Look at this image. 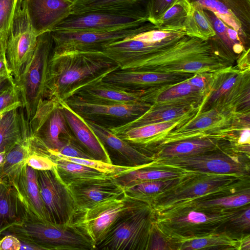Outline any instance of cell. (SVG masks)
<instances>
[{
	"mask_svg": "<svg viewBox=\"0 0 250 250\" xmlns=\"http://www.w3.org/2000/svg\"><path fill=\"white\" fill-rule=\"evenodd\" d=\"M118 65L101 51L52 54L45 82L43 99L66 102L82 88L102 81Z\"/></svg>",
	"mask_w": 250,
	"mask_h": 250,
	"instance_id": "1",
	"label": "cell"
},
{
	"mask_svg": "<svg viewBox=\"0 0 250 250\" xmlns=\"http://www.w3.org/2000/svg\"><path fill=\"white\" fill-rule=\"evenodd\" d=\"M4 232L14 235L33 250H96V245L74 223L43 220L28 208L23 219Z\"/></svg>",
	"mask_w": 250,
	"mask_h": 250,
	"instance_id": "2",
	"label": "cell"
},
{
	"mask_svg": "<svg viewBox=\"0 0 250 250\" xmlns=\"http://www.w3.org/2000/svg\"><path fill=\"white\" fill-rule=\"evenodd\" d=\"M212 108L232 113H250V69L232 65L213 73L197 113Z\"/></svg>",
	"mask_w": 250,
	"mask_h": 250,
	"instance_id": "3",
	"label": "cell"
},
{
	"mask_svg": "<svg viewBox=\"0 0 250 250\" xmlns=\"http://www.w3.org/2000/svg\"><path fill=\"white\" fill-rule=\"evenodd\" d=\"M239 113L223 112L216 108L196 113L181 125L159 135L145 145L147 148L196 138H224L237 127Z\"/></svg>",
	"mask_w": 250,
	"mask_h": 250,
	"instance_id": "4",
	"label": "cell"
},
{
	"mask_svg": "<svg viewBox=\"0 0 250 250\" xmlns=\"http://www.w3.org/2000/svg\"><path fill=\"white\" fill-rule=\"evenodd\" d=\"M151 206L143 203L123 214L97 250H148L153 226Z\"/></svg>",
	"mask_w": 250,
	"mask_h": 250,
	"instance_id": "5",
	"label": "cell"
},
{
	"mask_svg": "<svg viewBox=\"0 0 250 250\" xmlns=\"http://www.w3.org/2000/svg\"><path fill=\"white\" fill-rule=\"evenodd\" d=\"M53 49L50 32L39 36L34 54L23 68L19 82L15 83L28 121L32 120L39 103L43 99L48 63Z\"/></svg>",
	"mask_w": 250,
	"mask_h": 250,
	"instance_id": "6",
	"label": "cell"
},
{
	"mask_svg": "<svg viewBox=\"0 0 250 250\" xmlns=\"http://www.w3.org/2000/svg\"><path fill=\"white\" fill-rule=\"evenodd\" d=\"M183 32L151 29L105 45L101 51L123 69L172 42Z\"/></svg>",
	"mask_w": 250,
	"mask_h": 250,
	"instance_id": "7",
	"label": "cell"
},
{
	"mask_svg": "<svg viewBox=\"0 0 250 250\" xmlns=\"http://www.w3.org/2000/svg\"><path fill=\"white\" fill-rule=\"evenodd\" d=\"M38 36L30 21L24 0H21L8 31L6 56L15 83L36 47Z\"/></svg>",
	"mask_w": 250,
	"mask_h": 250,
	"instance_id": "8",
	"label": "cell"
},
{
	"mask_svg": "<svg viewBox=\"0 0 250 250\" xmlns=\"http://www.w3.org/2000/svg\"><path fill=\"white\" fill-rule=\"evenodd\" d=\"M153 29H157L156 27L147 22L141 25L110 32L51 31L53 41L52 54L100 51L105 45Z\"/></svg>",
	"mask_w": 250,
	"mask_h": 250,
	"instance_id": "9",
	"label": "cell"
},
{
	"mask_svg": "<svg viewBox=\"0 0 250 250\" xmlns=\"http://www.w3.org/2000/svg\"><path fill=\"white\" fill-rule=\"evenodd\" d=\"M172 191L161 198L159 204L163 208L201 199L204 196L217 195L220 192L231 191L240 183H243V176L229 174L199 173Z\"/></svg>",
	"mask_w": 250,
	"mask_h": 250,
	"instance_id": "10",
	"label": "cell"
},
{
	"mask_svg": "<svg viewBox=\"0 0 250 250\" xmlns=\"http://www.w3.org/2000/svg\"><path fill=\"white\" fill-rule=\"evenodd\" d=\"M143 202L125 196L102 201L85 210L74 223L96 245L106 237L117 220Z\"/></svg>",
	"mask_w": 250,
	"mask_h": 250,
	"instance_id": "11",
	"label": "cell"
},
{
	"mask_svg": "<svg viewBox=\"0 0 250 250\" xmlns=\"http://www.w3.org/2000/svg\"><path fill=\"white\" fill-rule=\"evenodd\" d=\"M240 210H204L189 207L178 206L169 210L160 222L171 231L204 234L211 233L229 223Z\"/></svg>",
	"mask_w": 250,
	"mask_h": 250,
	"instance_id": "12",
	"label": "cell"
},
{
	"mask_svg": "<svg viewBox=\"0 0 250 250\" xmlns=\"http://www.w3.org/2000/svg\"><path fill=\"white\" fill-rule=\"evenodd\" d=\"M149 167L239 176H246L249 172L247 166L238 159L216 150L187 157L157 158L150 163Z\"/></svg>",
	"mask_w": 250,
	"mask_h": 250,
	"instance_id": "13",
	"label": "cell"
},
{
	"mask_svg": "<svg viewBox=\"0 0 250 250\" xmlns=\"http://www.w3.org/2000/svg\"><path fill=\"white\" fill-rule=\"evenodd\" d=\"M30 123L32 134L52 150L59 151L64 140L73 137L58 99L41 101Z\"/></svg>",
	"mask_w": 250,
	"mask_h": 250,
	"instance_id": "14",
	"label": "cell"
},
{
	"mask_svg": "<svg viewBox=\"0 0 250 250\" xmlns=\"http://www.w3.org/2000/svg\"><path fill=\"white\" fill-rule=\"evenodd\" d=\"M41 196L50 222L72 224L78 214L66 185L59 177L55 167L49 170H37Z\"/></svg>",
	"mask_w": 250,
	"mask_h": 250,
	"instance_id": "15",
	"label": "cell"
},
{
	"mask_svg": "<svg viewBox=\"0 0 250 250\" xmlns=\"http://www.w3.org/2000/svg\"><path fill=\"white\" fill-rule=\"evenodd\" d=\"M67 104L84 120L111 128L123 125L143 114L151 106L146 103L131 104H107L85 102L73 96Z\"/></svg>",
	"mask_w": 250,
	"mask_h": 250,
	"instance_id": "16",
	"label": "cell"
},
{
	"mask_svg": "<svg viewBox=\"0 0 250 250\" xmlns=\"http://www.w3.org/2000/svg\"><path fill=\"white\" fill-rule=\"evenodd\" d=\"M149 22L146 15L93 13L70 16L51 31L104 32L142 25Z\"/></svg>",
	"mask_w": 250,
	"mask_h": 250,
	"instance_id": "17",
	"label": "cell"
},
{
	"mask_svg": "<svg viewBox=\"0 0 250 250\" xmlns=\"http://www.w3.org/2000/svg\"><path fill=\"white\" fill-rule=\"evenodd\" d=\"M78 215L102 201L125 196V188L111 175L89 179L66 185Z\"/></svg>",
	"mask_w": 250,
	"mask_h": 250,
	"instance_id": "18",
	"label": "cell"
},
{
	"mask_svg": "<svg viewBox=\"0 0 250 250\" xmlns=\"http://www.w3.org/2000/svg\"><path fill=\"white\" fill-rule=\"evenodd\" d=\"M212 12L235 30L247 49L250 43V0H186Z\"/></svg>",
	"mask_w": 250,
	"mask_h": 250,
	"instance_id": "19",
	"label": "cell"
},
{
	"mask_svg": "<svg viewBox=\"0 0 250 250\" xmlns=\"http://www.w3.org/2000/svg\"><path fill=\"white\" fill-rule=\"evenodd\" d=\"M194 75L192 73L137 71L119 68L107 74L103 81L128 90H146L174 84Z\"/></svg>",
	"mask_w": 250,
	"mask_h": 250,
	"instance_id": "20",
	"label": "cell"
},
{
	"mask_svg": "<svg viewBox=\"0 0 250 250\" xmlns=\"http://www.w3.org/2000/svg\"><path fill=\"white\" fill-rule=\"evenodd\" d=\"M36 35L51 31L71 16V0H24Z\"/></svg>",
	"mask_w": 250,
	"mask_h": 250,
	"instance_id": "21",
	"label": "cell"
},
{
	"mask_svg": "<svg viewBox=\"0 0 250 250\" xmlns=\"http://www.w3.org/2000/svg\"><path fill=\"white\" fill-rule=\"evenodd\" d=\"M85 121L98 137L106 149L111 160L117 161V165L140 167L153 160L139 149L115 135L107 127L89 120Z\"/></svg>",
	"mask_w": 250,
	"mask_h": 250,
	"instance_id": "22",
	"label": "cell"
},
{
	"mask_svg": "<svg viewBox=\"0 0 250 250\" xmlns=\"http://www.w3.org/2000/svg\"><path fill=\"white\" fill-rule=\"evenodd\" d=\"M146 91L128 90L102 80L86 86L74 96L94 104H131L146 103Z\"/></svg>",
	"mask_w": 250,
	"mask_h": 250,
	"instance_id": "23",
	"label": "cell"
},
{
	"mask_svg": "<svg viewBox=\"0 0 250 250\" xmlns=\"http://www.w3.org/2000/svg\"><path fill=\"white\" fill-rule=\"evenodd\" d=\"M3 181L15 188L30 211L40 219L49 221L40 193L37 170L25 163Z\"/></svg>",
	"mask_w": 250,
	"mask_h": 250,
	"instance_id": "24",
	"label": "cell"
},
{
	"mask_svg": "<svg viewBox=\"0 0 250 250\" xmlns=\"http://www.w3.org/2000/svg\"><path fill=\"white\" fill-rule=\"evenodd\" d=\"M198 108V105L190 102L154 104L143 114L132 121L108 129L115 135H118L133 127L181 118L193 113Z\"/></svg>",
	"mask_w": 250,
	"mask_h": 250,
	"instance_id": "25",
	"label": "cell"
},
{
	"mask_svg": "<svg viewBox=\"0 0 250 250\" xmlns=\"http://www.w3.org/2000/svg\"><path fill=\"white\" fill-rule=\"evenodd\" d=\"M60 101L67 123L79 146L93 159L113 164L104 146L85 120Z\"/></svg>",
	"mask_w": 250,
	"mask_h": 250,
	"instance_id": "26",
	"label": "cell"
},
{
	"mask_svg": "<svg viewBox=\"0 0 250 250\" xmlns=\"http://www.w3.org/2000/svg\"><path fill=\"white\" fill-rule=\"evenodd\" d=\"M71 16L103 13L146 15V0H71Z\"/></svg>",
	"mask_w": 250,
	"mask_h": 250,
	"instance_id": "27",
	"label": "cell"
},
{
	"mask_svg": "<svg viewBox=\"0 0 250 250\" xmlns=\"http://www.w3.org/2000/svg\"><path fill=\"white\" fill-rule=\"evenodd\" d=\"M203 11L215 33L208 41L220 54L233 61L249 49L235 30L225 23L212 12L205 9Z\"/></svg>",
	"mask_w": 250,
	"mask_h": 250,
	"instance_id": "28",
	"label": "cell"
},
{
	"mask_svg": "<svg viewBox=\"0 0 250 250\" xmlns=\"http://www.w3.org/2000/svg\"><path fill=\"white\" fill-rule=\"evenodd\" d=\"M187 79L174 84L148 90L146 94V102L151 104L169 102H190L199 106L204 94L199 88L190 84Z\"/></svg>",
	"mask_w": 250,
	"mask_h": 250,
	"instance_id": "29",
	"label": "cell"
},
{
	"mask_svg": "<svg viewBox=\"0 0 250 250\" xmlns=\"http://www.w3.org/2000/svg\"><path fill=\"white\" fill-rule=\"evenodd\" d=\"M27 208L15 188L0 181V235L25 216Z\"/></svg>",
	"mask_w": 250,
	"mask_h": 250,
	"instance_id": "30",
	"label": "cell"
},
{
	"mask_svg": "<svg viewBox=\"0 0 250 250\" xmlns=\"http://www.w3.org/2000/svg\"><path fill=\"white\" fill-rule=\"evenodd\" d=\"M219 139L203 137L188 139L160 146L157 158H176L192 156L216 150Z\"/></svg>",
	"mask_w": 250,
	"mask_h": 250,
	"instance_id": "31",
	"label": "cell"
},
{
	"mask_svg": "<svg viewBox=\"0 0 250 250\" xmlns=\"http://www.w3.org/2000/svg\"><path fill=\"white\" fill-rule=\"evenodd\" d=\"M196 112L197 110L188 116L174 120L133 127L117 136L138 149H142L149 140L182 125L194 115Z\"/></svg>",
	"mask_w": 250,
	"mask_h": 250,
	"instance_id": "32",
	"label": "cell"
},
{
	"mask_svg": "<svg viewBox=\"0 0 250 250\" xmlns=\"http://www.w3.org/2000/svg\"><path fill=\"white\" fill-rule=\"evenodd\" d=\"M19 108L5 113L0 120V153L8 152L22 140L23 115Z\"/></svg>",
	"mask_w": 250,
	"mask_h": 250,
	"instance_id": "33",
	"label": "cell"
},
{
	"mask_svg": "<svg viewBox=\"0 0 250 250\" xmlns=\"http://www.w3.org/2000/svg\"><path fill=\"white\" fill-rule=\"evenodd\" d=\"M250 202V189H242L236 194L210 199H199L181 205L204 210H225L240 208ZM177 205L178 206H180Z\"/></svg>",
	"mask_w": 250,
	"mask_h": 250,
	"instance_id": "34",
	"label": "cell"
},
{
	"mask_svg": "<svg viewBox=\"0 0 250 250\" xmlns=\"http://www.w3.org/2000/svg\"><path fill=\"white\" fill-rule=\"evenodd\" d=\"M181 178L150 181L125 188V195L128 198L150 205L155 195L167 191L181 182Z\"/></svg>",
	"mask_w": 250,
	"mask_h": 250,
	"instance_id": "35",
	"label": "cell"
},
{
	"mask_svg": "<svg viewBox=\"0 0 250 250\" xmlns=\"http://www.w3.org/2000/svg\"><path fill=\"white\" fill-rule=\"evenodd\" d=\"M149 164L118 176L116 177L117 181L126 188L145 182L177 178L183 176L179 171L152 168L148 166Z\"/></svg>",
	"mask_w": 250,
	"mask_h": 250,
	"instance_id": "36",
	"label": "cell"
},
{
	"mask_svg": "<svg viewBox=\"0 0 250 250\" xmlns=\"http://www.w3.org/2000/svg\"><path fill=\"white\" fill-rule=\"evenodd\" d=\"M189 9L186 0H177L154 25L161 31L185 32Z\"/></svg>",
	"mask_w": 250,
	"mask_h": 250,
	"instance_id": "37",
	"label": "cell"
},
{
	"mask_svg": "<svg viewBox=\"0 0 250 250\" xmlns=\"http://www.w3.org/2000/svg\"><path fill=\"white\" fill-rule=\"evenodd\" d=\"M56 171L66 185L106 175L92 168L68 161L54 159Z\"/></svg>",
	"mask_w": 250,
	"mask_h": 250,
	"instance_id": "38",
	"label": "cell"
},
{
	"mask_svg": "<svg viewBox=\"0 0 250 250\" xmlns=\"http://www.w3.org/2000/svg\"><path fill=\"white\" fill-rule=\"evenodd\" d=\"M189 4V9L185 30V34L190 37L208 41L215 34L212 25L201 7L194 4Z\"/></svg>",
	"mask_w": 250,
	"mask_h": 250,
	"instance_id": "39",
	"label": "cell"
},
{
	"mask_svg": "<svg viewBox=\"0 0 250 250\" xmlns=\"http://www.w3.org/2000/svg\"><path fill=\"white\" fill-rule=\"evenodd\" d=\"M50 150L51 157L53 160L54 159H59L76 163L92 168L105 174L113 176L115 177L137 168L146 166L133 167L117 165L91 159L67 157L62 155L58 151L51 149Z\"/></svg>",
	"mask_w": 250,
	"mask_h": 250,
	"instance_id": "40",
	"label": "cell"
},
{
	"mask_svg": "<svg viewBox=\"0 0 250 250\" xmlns=\"http://www.w3.org/2000/svg\"><path fill=\"white\" fill-rule=\"evenodd\" d=\"M186 239L181 243L180 250H198L210 249L213 247H230L238 246L240 247V242H238L232 239L229 236L223 233L208 234L207 235L195 236V238ZM240 249V248H239Z\"/></svg>",
	"mask_w": 250,
	"mask_h": 250,
	"instance_id": "41",
	"label": "cell"
},
{
	"mask_svg": "<svg viewBox=\"0 0 250 250\" xmlns=\"http://www.w3.org/2000/svg\"><path fill=\"white\" fill-rule=\"evenodd\" d=\"M28 155L27 139H22L6 153L0 163V181H5L16 169L25 164Z\"/></svg>",
	"mask_w": 250,
	"mask_h": 250,
	"instance_id": "42",
	"label": "cell"
},
{
	"mask_svg": "<svg viewBox=\"0 0 250 250\" xmlns=\"http://www.w3.org/2000/svg\"><path fill=\"white\" fill-rule=\"evenodd\" d=\"M21 0H0V38L5 41L16 10Z\"/></svg>",
	"mask_w": 250,
	"mask_h": 250,
	"instance_id": "43",
	"label": "cell"
},
{
	"mask_svg": "<svg viewBox=\"0 0 250 250\" xmlns=\"http://www.w3.org/2000/svg\"><path fill=\"white\" fill-rule=\"evenodd\" d=\"M20 107L22 103L16 84L0 92V115Z\"/></svg>",
	"mask_w": 250,
	"mask_h": 250,
	"instance_id": "44",
	"label": "cell"
},
{
	"mask_svg": "<svg viewBox=\"0 0 250 250\" xmlns=\"http://www.w3.org/2000/svg\"><path fill=\"white\" fill-rule=\"evenodd\" d=\"M177 0H146L145 10L149 22L154 24Z\"/></svg>",
	"mask_w": 250,
	"mask_h": 250,
	"instance_id": "45",
	"label": "cell"
},
{
	"mask_svg": "<svg viewBox=\"0 0 250 250\" xmlns=\"http://www.w3.org/2000/svg\"><path fill=\"white\" fill-rule=\"evenodd\" d=\"M25 164L36 170H49L55 167L56 163L49 156L29 153Z\"/></svg>",
	"mask_w": 250,
	"mask_h": 250,
	"instance_id": "46",
	"label": "cell"
},
{
	"mask_svg": "<svg viewBox=\"0 0 250 250\" xmlns=\"http://www.w3.org/2000/svg\"><path fill=\"white\" fill-rule=\"evenodd\" d=\"M58 152L67 157L93 159L79 146L74 136L65 140L63 146Z\"/></svg>",
	"mask_w": 250,
	"mask_h": 250,
	"instance_id": "47",
	"label": "cell"
},
{
	"mask_svg": "<svg viewBox=\"0 0 250 250\" xmlns=\"http://www.w3.org/2000/svg\"><path fill=\"white\" fill-rule=\"evenodd\" d=\"M213 73L211 72L196 73L188 79L187 81L191 85L199 88L205 96L212 82Z\"/></svg>",
	"mask_w": 250,
	"mask_h": 250,
	"instance_id": "48",
	"label": "cell"
},
{
	"mask_svg": "<svg viewBox=\"0 0 250 250\" xmlns=\"http://www.w3.org/2000/svg\"><path fill=\"white\" fill-rule=\"evenodd\" d=\"M6 42L1 40L0 42V77L13 78L8 64L5 52Z\"/></svg>",
	"mask_w": 250,
	"mask_h": 250,
	"instance_id": "49",
	"label": "cell"
},
{
	"mask_svg": "<svg viewBox=\"0 0 250 250\" xmlns=\"http://www.w3.org/2000/svg\"><path fill=\"white\" fill-rule=\"evenodd\" d=\"M21 242L14 235L9 234L0 240V250H19Z\"/></svg>",
	"mask_w": 250,
	"mask_h": 250,
	"instance_id": "50",
	"label": "cell"
},
{
	"mask_svg": "<svg viewBox=\"0 0 250 250\" xmlns=\"http://www.w3.org/2000/svg\"><path fill=\"white\" fill-rule=\"evenodd\" d=\"M166 243L165 239L154 231L153 227L152 229L150 242L148 250H166Z\"/></svg>",
	"mask_w": 250,
	"mask_h": 250,
	"instance_id": "51",
	"label": "cell"
},
{
	"mask_svg": "<svg viewBox=\"0 0 250 250\" xmlns=\"http://www.w3.org/2000/svg\"><path fill=\"white\" fill-rule=\"evenodd\" d=\"M250 126H247L241 129L238 137L237 144L239 145H250Z\"/></svg>",
	"mask_w": 250,
	"mask_h": 250,
	"instance_id": "52",
	"label": "cell"
},
{
	"mask_svg": "<svg viewBox=\"0 0 250 250\" xmlns=\"http://www.w3.org/2000/svg\"><path fill=\"white\" fill-rule=\"evenodd\" d=\"M14 84L15 83L13 78L0 77V92Z\"/></svg>",
	"mask_w": 250,
	"mask_h": 250,
	"instance_id": "53",
	"label": "cell"
},
{
	"mask_svg": "<svg viewBox=\"0 0 250 250\" xmlns=\"http://www.w3.org/2000/svg\"><path fill=\"white\" fill-rule=\"evenodd\" d=\"M250 238L249 237L243 241L240 242V249L242 250H250Z\"/></svg>",
	"mask_w": 250,
	"mask_h": 250,
	"instance_id": "54",
	"label": "cell"
},
{
	"mask_svg": "<svg viewBox=\"0 0 250 250\" xmlns=\"http://www.w3.org/2000/svg\"><path fill=\"white\" fill-rule=\"evenodd\" d=\"M3 114L0 115V120L1 118L2 117V116H3Z\"/></svg>",
	"mask_w": 250,
	"mask_h": 250,
	"instance_id": "55",
	"label": "cell"
},
{
	"mask_svg": "<svg viewBox=\"0 0 250 250\" xmlns=\"http://www.w3.org/2000/svg\"><path fill=\"white\" fill-rule=\"evenodd\" d=\"M1 39L0 38V42Z\"/></svg>",
	"mask_w": 250,
	"mask_h": 250,
	"instance_id": "56",
	"label": "cell"
}]
</instances>
